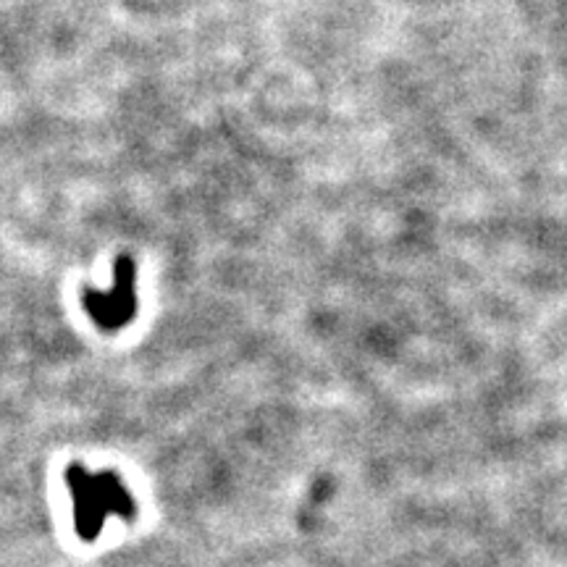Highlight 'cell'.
Segmentation results:
<instances>
[{"label":"cell","instance_id":"obj_2","mask_svg":"<svg viewBox=\"0 0 567 567\" xmlns=\"http://www.w3.org/2000/svg\"><path fill=\"white\" fill-rule=\"evenodd\" d=\"M84 308L101 329H122L134 318L137 310V295H134V264L132 258H122L116 264V284L105 292L87 289L84 292Z\"/></svg>","mask_w":567,"mask_h":567},{"label":"cell","instance_id":"obj_1","mask_svg":"<svg viewBox=\"0 0 567 567\" xmlns=\"http://www.w3.org/2000/svg\"><path fill=\"white\" fill-rule=\"evenodd\" d=\"M66 484L71 499H74L76 534L84 542H95L111 515H134L132 494L113 473H90L82 465H71L66 471Z\"/></svg>","mask_w":567,"mask_h":567}]
</instances>
